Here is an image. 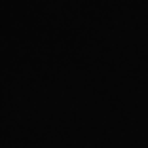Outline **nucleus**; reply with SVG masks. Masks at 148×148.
<instances>
[]
</instances>
